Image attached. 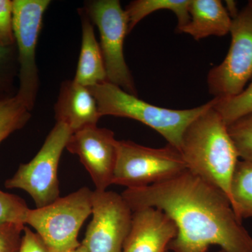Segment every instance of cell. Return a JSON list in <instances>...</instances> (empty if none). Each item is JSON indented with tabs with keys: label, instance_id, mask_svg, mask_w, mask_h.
I'll return each instance as SVG.
<instances>
[{
	"label": "cell",
	"instance_id": "obj_1",
	"mask_svg": "<svg viewBox=\"0 0 252 252\" xmlns=\"http://www.w3.org/2000/svg\"><path fill=\"white\" fill-rule=\"evenodd\" d=\"M122 195L132 212L153 207L173 220L177 235L167 250L207 252L217 245L224 252H252V237L228 197L187 170L153 185L126 189Z\"/></svg>",
	"mask_w": 252,
	"mask_h": 252
},
{
	"label": "cell",
	"instance_id": "obj_2",
	"mask_svg": "<svg viewBox=\"0 0 252 252\" xmlns=\"http://www.w3.org/2000/svg\"><path fill=\"white\" fill-rule=\"evenodd\" d=\"M214 107L187 127L180 153L188 171L220 189L231 203L232 180L239 155L228 126Z\"/></svg>",
	"mask_w": 252,
	"mask_h": 252
},
{
	"label": "cell",
	"instance_id": "obj_3",
	"mask_svg": "<svg viewBox=\"0 0 252 252\" xmlns=\"http://www.w3.org/2000/svg\"><path fill=\"white\" fill-rule=\"evenodd\" d=\"M89 89L102 117L113 116L138 121L160 133L168 144L180 152L187 127L199 116L214 107L217 99L213 98L195 108L172 109L144 102L107 81Z\"/></svg>",
	"mask_w": 252,
	"mask_h": 252
},
{
	"label": "cell",
	"instance_id": "obj_4",
	"mask_svg": "<svg viewBox=\"0 0 252 252\" xmlns=\"http://www.w3.org/2000/svg\"><path fill=\"white\" fill-rule=\"evenodd\" d=\"M93 193L83 187L47 206L30 209L26 224L31 225L49 252H70L79 248L78 235L92 215Z\"/></svg>",
	"mask_w": 252,
	"mask_h": 252
},
{
	"label": "cell",
	"instance_id": "obj_5",
	"mask_svg": "<svg viewBox=\"0 0 252 252\" xmlns=\"http://www.w3.org/2000/svg\"><path fill=\"white\" fill-rule=\"evenodd\" d=\"M187 170L180 151L170 144L155 149L131 141H118L112 185L142 188L170 180Z\"/></svg>",
	"mask_w": 252,
	"mask_h": 252
},
{
	"label": "cell",
	"instance_id": "obj_6",
	"mask_svg": "<svg viewBox=\"0 0 252 252\" xmlns=\"http://www.w3.org/2000/svg\"><path fill=\"white\" fill-rule=\"evenodd\" d=\"M72 131L57 122L39 152L31 161L21 164L11 178L5 182L7 189L24 190L32 197L36 208L47 206L60 198L58 168L60 159Z\"/></svg>",
	"mask_w": 252,
	"mask_h": 252
},
{
	"label": "cell",
	"instance_id": "obj_7",
	"mask_svg": "<svg viewBox=\"0 0 252 252\" xmlns=\"http://www.w3.org/2000/svg\"><path fill=\"white\" fill-rule=\"evenodd\" d=\"M232 20L228 54L207 74L209 93L214 98L240 94L252 77V1Z\"/></svg>",
	"mask_w": 252,
	"mask_h": 252
},
{
	"label": "cell",
	"instance_id": "obj_8",
	"mask_svg": "<svg viewBox=\"0 0 252 252\" xmlns=\"http://www.w3.org/2000/svg\"><path fill=\"white\" fill-rule=\"evenodd\" d=\"M87 9L100 34L99 46L107 81L127 94L137 96L135 82L124 58V39L128 34V21L125 10L118 0L91 1Z\"/></svg>",
	"mask_w": 252,
	"mask_h": 252
},
{
	"label": "cell",
	"instance_id": "obj_9",
	"mask_svg": "<svg viewBox=\"0 0 252 252\" xmlns=\"http://www.w3.org/2000/svg\"><path fill=\"white\" fill-rule=\"evenodd\" d=\"M50 3L49 0L13 1V30L19 63V88L16 96L30 111L34 107L39 88L36 46L43 16Z\"/></svg>",
	"mask_w": 252,
	"mask_h": 252
},
{
	"label": "cell",
	"instance_id": "obj_10",
	"mask_svg": "<svg viewBox=\"0 0 252 252\" xmlns=\"http://www.w3.org/2000/svg\"><path fill=\"white\" fill-rule=\"evenodd\" d=\"M92 215L81 242L88 252H122L132 224V211L122 194L94 190Z\"/></svg>",
	"mask_w": 252,
	"mask_h": 252
},
{
	"label": "cell",
	"instance_id": "obj_11",
	"mask_svg": "<svg viewBox=\"0 0 252 252\" xmlns=\"http://www.w3.org/2000/svg\"><path fill=\"white\" fill-rule=\"evenodd\" d=\"M118 140L109 129L91 126L72 133L66 149L78 156L95 186L107 190L112 185L117 158Z\"/></svg>",
	"mask_w": 252,
	"mask_h": 252
},
{
	"label": "cell",
	"instance_id": "obj_12",
	"mask_svg": "<svg viewBox=\"0 0 252 252\" xmlns=\"http://www.w3.org/2000/svg\"><path fill=\"white\" fill-rule=\"evenodd\" d=\"M177 235L175 223L161 210L153 207L135 210L122 252H166Z\"/></svg>",
	"mask_w": 252,
	"mask_h": 252
},
{
	"label": "cell",
	"instance_id": "obj_13",
	"mask_svg": "<svg viewBox=\"0 0 252 252\" xmlns=\"http://www.w3.org/2000/svg\"><path fill=\"white\" fill-rule=\"evenodd\" d=\"M55 114L57 122L65 124L72 133L84 127L97 125L102 117L97 102L89 88L74 80L63 83L55 105Z\"/></svg>",
	"mask_w": 252,
	"mask_h": 252
},
{
	"label": "cell",
	"instance_id": "obj_14",
	"mask_svg": "<svg viewBox=\"0 0 252 252\" xmlns=\"http://www.w3.org/2000/svg\"><path fill=\"white\" fill-rule=\"evenodd\" d=\"M189 15V23L177 32L188 34L195 40L230 32L233 20L219 0H191Z\"/></svg>",
	"mask_w": 252,
	"mask_h": 252
},
{
	"label": "cell",
	"instance_id": "obj_15",
	"mask_svg": "<svg viewBox=\"0 0 252 252\" xmlns=\"http://www.w3.org/2000/svg\"><path fill=\"white\" fill-rule=\"evenodd\" d=\"M74 81L90 88L107 81L103 56L90 21L82 14V43Z\"/></svg>",
	"mask_w": 252,
	"mask_h": 252
},
{
	"label": "cell",
	"instance_id": "obj_16",
	"mask_svg": "<svg viewBox=\"0 0 252 252\" xmlns=\"http://www.w3.org/2000/svg\"><path fill=\"white\" fill-rule=\"evenodd\" d=\"M191 0H135L126 6L125 12L128 21V33L137 23L154 11L170 10L178 20L177 30L185 26L190 20L189 6Z\"/></svg>",
	"mask_w": 252,
	"mask_h": 252
},
{
	"label": "cell",
	"instance_id": "obj_17",
	"mask_svg": "<svg viewBox=\"0 0 252 252\" xmlns=\"http://www.w3.org/2000/svg\"><path fill=\"white\" fill-rule=\"evenodd\" d=\"M231 205L238 220L252 218V162L239 160L231 185Z\"/></svg>",
	"mask_w": 252,
	"mask_h": 252
},
{
	"label": "cell",
	"instance_id": "obj_18",
	"mask_svg": "<svg viewBox=\"0 0 252 252\" xmlns=\"http://www.w3.org/2000/svg\"><path fill=\"white\" fill-rule=\"evenodd\" d=\"M30 112L16 95L0 98V143L26 125L31 117Z\"/></svg>",
	"mask_w": 252,
	"mask_h": 252
},
{
	"label": "cell",
	"instance_id": "obj_19",
	"mask_svg": "<svg viewBox=\"0 0 252 252\" xmlns=\"http://www.w3.org/2000/svg\"><path fill=\"white\" fill-rule=\"evenodd\" d=\"M215 110L227 126L252 113V82L240 94L227 98H217Z\"/></svg>",
	"mask_w": 252,
	"mask_h": 252
},
{
	"label": "cell",
	"instance_id": "obj_20",
	"mask_svg": "<svg viewBox=\"0 0 252 252\" xmlns=\"http://www.w3.org/2000/svg\"><path fill=\"white\" fill-rule=\"evenodd\" d=\"M228 130L239 158L252 162V113L230 124Z\"/></svg>",
	"mask_w": 252,
	"mask_h": 252
},
{
	"label": "cell",
	"instance_id": "obj_21",
	"mask_svg": "<svg viewBox=\"0 0 252 252\" xmlns=\"http://www.w3.org/2000/svg\"><path fill=\"white\" fill-rule=\"evenodd\" d=\"M29 210L22 198L0 190V225L11 223L26 225Z\"/></svg>",
	"mask_w": 252,
	"mask_h": 252
},
{
	"label": "cell",
	"instance_id": "obj_22",
	"mask_svg": "<svg viewBox=\"0 0 252 252\" xmlns=\"http://www.w3.org/2000/svg\"><path fill=\"white\" fill-rule=\"evenodd\" d=\"M24 228L23 223L0 225V252H19Z\"/></svg>",
	"mask_w": 252,
	"mask_h": 252
},
{
	"label": "cell",
	"instance_id": "obj_23",
	"mask_svg": "<svg viewBox=\"0 0 252 252\" xmlns=\"http://www.w3.org/2000/svg\"><path fill=\"white\" fill-rule=\"evenodd\" d=\"M14 46L0 45V98L2 93L9 87L14 74L16 51Z\"/></svg>",
	"mask_w": 252,
	"mask_h": 252
},
{
	"label": "cell",
	"instance_id": "obj_24",
	"mask_svg": "<svg viewBox=\"0 0 252 252\" xmlns=\"http://www.w3.org/2000/svg\"><path fill=\"white\" fill-rule=\"evenodd\" d=\"M0 45H15L13 1L11 0H0Z\"/></svg>",
	"mask_w": 252,
	"mask_h": 252
},
{
	"label": "cell",
	"instance_id": "obj_25",
	"mask_svg": "<svg viewBox=\"0 0 252 252\" xmlns=\"http://www.w3.org/2000/svg\"><path fill=\"white\" fill-rule=\"evenodd\" d=\"M19 252H49L41 239L36 233L25 226Z\"/></svg>",
	"mask_w": 252,
	"mask_h": 252
},
{
	"label": "cell",
	"instance_id": "obj_26",
	"mask_svg": "<svg viewBox=\"0 0 252 252\" xmlns=\"http://www.w3.org/2000/svg\"><path fill=\"white\" fill-rule=\"evenodd\" d=\"M225 4L227 5L226 9L232 19L234 18L238 15L239 11L237 9L236 2L234 1H226Z\"/></svg>",
	"mask_w": 252,
	"mask_h": 252
},
{
	"label": "cell",
	"instance_id": "obj_27",
	"mask_svg": "<svg viewBox=\"0 0 252 252\" xmlns=\"http://www.w3.org/2000/svg\"><path fill=\"white\" fill-rule=\"evenodd\" d=\"M70 252H88V251L87 250H86V247L81 243V245L79 248Z\"/></svg>",
	"mask_w": 252,
	"mask_h": 252
},
{
	"label": "cell",
	"instance_id": "obj_28",
	"mask_svg": "<svg viewBox=\"0 0 252 252\" xmlns=\"http://www.w3.org/2000/svg\"><path fill=\"white\" fill-rule=\"evenodd\" d=\"M166 252H169L168 250H167V251ZM218 252H223V250H220V251Z\"/></svg>",
	"mask_w": 252,
	"mask_h": 252
}]
</instances>
